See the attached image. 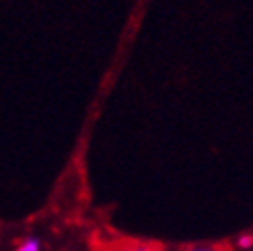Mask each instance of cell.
I'll list each match as a JSON object with an SVG mask.
<instances>
[{
	"instance_id": "7a4b0ae2",
	"label": "cell",
	"mask_w": 253,
	"mask_h": 251,
	"mask_svg": "<svg viewBox=\"0 0 253 251\" xmlns=\"http://www.w3.org/2000/svg\"><path fill=\"white\" fill-rule=\"evenodd\" d=\"M239 245H241V247L251 245V237H241V239H239Z\"/></svg>"
},
{
	"instance_id": "277c9868",
	"label": "cell",
	"mask_w": 253,
	"mask_h": 251,
	"mask_svg": "<svg viewBox=\"0 0 253 251\" xmlns=\"http://www.w3.org/2000/svg\"><path fill=\"white\" fill-rule=\"evenodd\" d=\"M189 251H216V249H208V247H202V249H189Z\"/></svg>"
},
{
	"instance_id": "6da1fadb",
	"label": "cell",
	"mask_w": 253,
	"mask_h": 251,
	"mask_svg": "<svg viewBox=\"0 0 253 251\" xmlns=\"http://www.w3.org/2000/svg\"><path fill=\"white\" fill-rule=\"evenodd\" d=\"M17 251H42V241L37 237H25Z\"/></svg>"
},
{
	"instance_id": "3957f363",
	"label": "cell",
	"mask_w": 253,
	"mask_h": 251,
	"mask_svg": "<svg viewBox=\"0 0 253 251\" xmlns=\"http://www.w3.org/2000/svg\"><path fill=\"white\" fill-rule=\"evenodd\" d=\"M130 251H153V249H148V247H136V249H130Z\"/></svg>"
}]
</instances>
